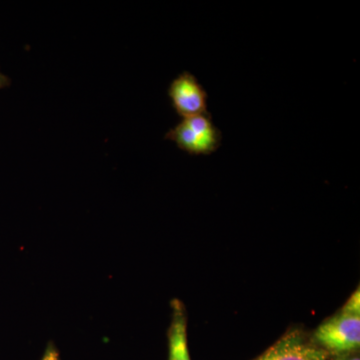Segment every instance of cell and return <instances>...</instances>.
<instances>
[{
	"instance_id": "1",
	"label": "cell",
	"mask_w": 360,
	"mask_h": 360,
	"mask_svg": "<svg viewBox=\"0 0 360 360\" xmlns=\"http://www.w3.org/2000/svg\"><path fill=\"white\" fill-rule=\"evenodd\" d=\"M165 139L191 155H210L221 146V132L213 124L210 113L182 118L168 130Z\"/></svg>"
},
{
	"instance_id": "2",
	"label": "cell",
	"mask_w": 360,
	"mask_h": 360,
	"mask_svg": "<svg viewBox=\"0 0 360 360\" xmlns=\"http://www.w3.org/2000/svg\"><path fill=\"white\" fill-rule=\"evenodd\" d=\"M310 338L330 357L359 352L360 314L341 310L322 322Z\"/></svg>"
},
{
	"instance_id": "3",
	"label": "cell",
	"mask_w": 360,
	"mask_h": 360,
	"mask_svg": "<svg viewBox=\"0 0 360 360\" xmlns=\"http://www.w3.org/2000/svg\"><path fill=\"white\" fill-rule=\"evenodd\" d=\"M167 94L175 112L182 118L208 113L207 92L189 71L184 70L172 80Z\"/></svg>"
},
{
	"instance_id": "4",
	"label": "cell",
	"mask_w": 360,
	"mask_h": 360,
	"mask_svg": "<svg viewBox=\"0 0 360 360\" xmlns=\"http://www.w3.org/2000/svg\"><path fill=\"white\" fill-rule=\"evenodd\" d=\"M253 360H330V355L300 329H291Z\"/></svg>"
},
{
	"instance_id": "5",
	"label": "cell",
	"mask_w": 360,
	"mask_h": 360,
	"mask_svg": "<svg viewBox=\"0 0 360 360\" xmlns=\"http://www.w3.org/2000/svg\"><path fill=\"white\" fill-rule=\"evenodd\" d=\"M172 322L167 331L168 360H191L187 343V314L179 298L170 302Z\"/></svg>"
},
{
	"instance_id": "6",
	"label": "cell",
	"mask_w": 360,
	"mask_h": 360,
	"mask_svg": "<svg viewBox=\"0 0 360 360\" xmlns=\"http://www.w3.org/2000/svg\"><path fill=\"white\" fill-rule=\"evenodd\" d=\"M342 311L348 312V314H360V290L359 286L356 290L352 293V296L348 298L347 303L343 305Z\"/></svg>"
},
{
	"instance_id": "7",
	"label": "cell",
	"mask_w": 360,
	"mask_h": 360,
	"mask_svg": "<svg viewBox=\"0 0 360 360\" xmlns=\"http://www.w3.org/2000/svg\"><path fill=\"white\" fill-rule=\"evenodd\" d=\"M41 360H61L59 350L52 341H49V343H47Z\"/></svg>"
},
{
	"instance_id": "8",
	"label": "cell",
	"mask_w": 360,
	"mask_h": 360,
	"mask_svg": "<svg viewBox=\"0 0 360 360\" xmlns=\"http://www.w3.org/2000/svg\"><path fill=\"white\" fill-rule=\"evenodd\" d=\"M333 360H360L359 352H352V354L336 355L331 357Z\"/></svg>"
},
{
	"instance_id": "9",
	"label": "cell",
	"mask_w": 360,
	"mask_h": 360,
	"mask_svg": "<svg viewBox=\"0 0 360 360\" xmlns=\"http://www.w3.org/2000/svg\"><path fill=\"white\" fill-rule=\"evenodd\" d=\"M11 84V78L7 77V75H4V73L0 71V89H6V87L9 86Z\"/></svg>"
}]
</instances>
